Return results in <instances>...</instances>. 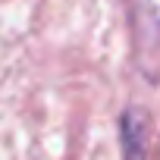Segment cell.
<instances>
[{
    "mask_svg": "<svg viewBox=\"0 0 160 160\" xmlns=\"http://www.w3.org/2000/svg\"><path fill=\"white\" fill-rule=\"evenodd\" d=\"M119 141L122 160H148V113L138 107H126L119 116Z\"/></svg>",
    "mask_w": 160,
    "mask_h": 160,
    "instance_id": "1",
    "label": "cell"
},
{
    "mask_svg": "<svg viewBox=\"0 0 160 160\" xmlns=\"http://www.w3.org/2000/svg\"><path fill=\"white\" fill-rule=\"evenodd\" d=\"M132 10H135L141 41L157 44L160 41V0H132Z\"/></svg>",
    "mask_w": 160,
    "mask_h": 160,
    "instance_id": "2",
    "label": "cell"
}]
</instances>
